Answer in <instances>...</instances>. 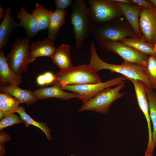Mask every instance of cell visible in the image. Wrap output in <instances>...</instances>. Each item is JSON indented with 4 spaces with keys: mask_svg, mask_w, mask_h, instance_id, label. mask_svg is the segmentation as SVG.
Wrapping results in <instances>:
<instances>
[{
    "mask_svg": "<svg viewBox=\"0 0 156 156\" xmlns=\"http://www.w3.org/2000/svg\"><path fill=\"white\" fill-rule=\"evenodd\" d=\"M53 10L45 9L42 4L37 3L35 9L32 10V14L36 19L40 31L47 29L49 23L50 17Z\"/></svg>",
    "mask_w": 156,
    "mask_h": 156,
    "instance_id": "24",
    "label": "cell"
},
{
    "mask_svg": "<svg viewBox=\"0 0 156 156\" xmlns=\"http://www.w3.org/2000/svg\"><path fill=\"white\" fill-rule=\"evenodd\" d=\"M16 113L19 114L20 118L23 121L26 127H28L30 125L34 126L44 132L49 141L52 140L51 131L46 122L35 121L27 113L25 110V107L24 106H19Z\"/></svg>",
    "mask_w": 156,
    "mask_h": 156,
    "instance_id": "22",
    "label": "cell"
},
{
    "mask_svg": "<svg viewBox=\"0 0 156 156\" xmlns=\"http://www.w3.org/2000/svg\"><path fill=\"white\" fill-rule=\"evenodd\" d=\"M127 79L123 76H120L103 82L66 85L62 86L61 88L63 90L68 91L78 94L79 96L77 98L82 101L83 104L94 97L101 90L125 82Z\"/></svg>",
    "mask_w": 156,
    "mask_h": 156,
    "instance_id": "8",
    "label": "cell"
},
{
    "mask_svg": "<svg viewBox=\"0 0 156 156\" xmlns=\"http://www.w3.org/2000/svg\"><path fill=\"white\" fill-rule=\"evenodd\" d=\"M5 116V115L3 112L0 110V120L2 119Z\"/></svg>",
    "mask_w": 156,
    "mask_h": 156,
    "instance_id": "36",
    "label": "cell"
},
{
    "mask_svg": "<svg viewBox=\"0 0 156 156\" xmlns=\"http://www.w3.org/2000/svg\"><path fill=\"white\" fill-rule=\"evenodd\" d=\"M23 122V121L16 114L13 113L5 116L0 122V131L9 126Z\"/></svg>",
    "mask_w": 156,
    "mask_h": 156,
    "instance_id": "27",
    "label": "cell"
},
{
    "mask_svg": "<svg viewBox=\"0 0 156 156\" xmlns=\"http://www.w3.org/2000/svg\"><path fill=\"white\" fill-rule=\"evenodd\" d=\"M114 21L95 26L91 33L95 37L110 41H120L128 37H137L131 27Z\"/></svg>",
    "mask_w": 156,
    "mask_h": 156,
    "instance_id": "9",
    "label": "cell"
},
{
    "mask_svg": "<svg viewBox=\"0 0 156 156\" xmlns=\"http://www.w3.org/2000/svg\"><path fill=\"white\" fill-rule=\"evenodd\" d=\"M11 7H8L5 10V15L0 25V49L6 47L12 32L18 27V23L11 16Z\"/></svg>",
    "mask_w": 156,
    "mask_h": 156,
    "instance_id": "17",
    "label": "cell"
},
{
    "mask_svg": "<svg viewBox=\"0 0 156 156\" xmlns=\"http://www.w3.org/2000/svg\"><path fill=\"white\" fill-rule=\"evenodd\" d=\"M34 94L38 99L44 100L51 98L67 100L78 98L79 95L74 92L64 91L61 87L53 86L49 87H43L33 92Z\"/></svg>",
    "mask_w": 156,
    "mask_h": 156,
    "instance_id": "15",
    "label": "cell"
},
{
    "mask_svg": "<svg viewBox=\"0 0 156 156\" xmlns=\"http://www.w3.org/2000/svg\"><path fill=\"white\" fill-rule=\"evenodd\" d=\"M70 156H76L73 155H72Z\"/></svg>",
    "mask_w": 156,
    "mask_h": 156,
    "instance_id": "38",
    "label": "cell"
},
{
    "mask_svg": "<svg viewBox=\"0 0 156 156\" xmlns=\"http://www.w3.org/2000/svg\"><path fill=\"white\" fill-rule=\"evenodd\" d=\"M114 1L123 3L131 4L129 0H114Z\"/></svg>",
    "mask_w": 156,
    "mask_h": 156,
    "instance_id": "35",
    "label": "cell"
},
{
    "mask_svg": "<svg viewBox=\"0 0 156 156\" xmlns=\"http://www.w3.org/2000/svg\"><path fill=\"white\" fill-rule=\"evenodd\" d=\"M20 103L15 97L3 92L0 93V110L5 116L16 112Z\"/></svg>",
    "mask_w": 156,
    "mask_h": 156,
    "instance_id": "23",
    "label": "cell"
},
{
    "mask_svg": "<svg viewBox=\"0 0 156 156\" xmlns=\"http://www.w3.org/2000/svg\"><path fill=\"white\" fill-rule=\"evenodd\" d=\"M115 1L137 36L143 38L139 23L140 14L142 8L138 5Z\"/></svg>",
    "mask_w": 156,
    "mask_h": 156,
    "instance_id": "13",
    "label": "cell"
},
{
    "mask_svg": "<svg viewBox=\"0 0 156 156\" xmlns=\"http://www.w3.org/2000/svg\"><path fill=\"white\" fill-rule=\"evenodd\" d=\"M46 85L52 84L55 79V75L51 72H47L43 74Z\"/></svg>",
    "mask_w": 156,
    "mask_h": 156,
    "instance_id": "30",
    "label": "cell"
},
{
    "mask_svg": "<svg viewBox=\"0 0 156 156\" xmlns=\"http://www.w3.org/2000/svg\"><path fill=\"white\" fill-rule=\"evenodd\" d=\"M133 83L139 107L144 114L146 119L148 130V140L147 146L150 148L154 146L149 105L147 98V93L149 90L146 85L142 81L139 80L129 79Z\"/></svg>",
    "mask_w": 156,
    "mask_h": 156,
    "instance_id": "11",
    "label": "cell"
},
{
    "mask_svg": "<svg viewBox=\"0 0 156 156\" xmlns=\"http://www.w3.org/2000/svg\"><path fill=\"white\" fill-rule=\"evenodd\" d=\"M54 75L55 79L52 84L60 87L102 82L97 73L91 69L89 64L85 63L73 66L66 70H60Z\"/></svg>",
    "mask_w": 156,
    "mask_h": 156,
    "instance_id": "3",
    "label": "cell"
},
{
    "mask_svg": "<svg viewBox=\"0 0 156 156\" xmlns=\"http://www.w3.org/2000/svg\"><path fill=\"white\" fill-rule=\"evenodd\" d=\"M72 0H54L53 2L56 6V9L65 10L68 6L72 5Z\"/></svg>",
    "mask_w": 156,
    "mask_h": 156,
    "instance_id": "28",
    "label": "cell"
},
{
    "mask_svg": "<svg viewBox=\"0 0 156 156\" xmlns=\"http://www.w3.org/2000/svg\"><path fill=\"white\" fill-rule=\"evenodd\" d=\"M36 81L37 84L39 86L46 85V80L43 74L38 76Z\"/></svg>",
    "mask_w": 156,
    "mask_h": 156,
    "instance_id": "32",
    "label": "cell"
},
{
    "mask_svg": "<svg viewBox=\"0 0 156 156\" xmlns=\"http://www.w3.org/2000/svg\"><path fill=\"white\" fill-rule=\"evenodd\" d=\"M54 42L47 37L43 40L31 42L30 46L29 63L34 61L37 57H51L56 49Z\"/></svg>",
    "mask_w": 156,
    "mask_h": 156,
    "instance_id": "12",
    "label": "cell"
},
{
    "mask_svg": "<svg viewBox=\"0 0 156 156\" xmlns=\"http://www.w3.org/2000/svg\"><path fill=\"white\" fill-rule=\"evenodd\" d=\"M95 26L114 21L123 15L114 0H88Z\"/></svg>",
    "mask_w": 156,
    "mask_h": 156,
    "instance_id": "7",
    "label": "cell"
},
{
    "mask_svg": "<svg viewBox=\"0 0 156 156\" xmlns=\"http://www.w3.org/2000/svg\"><path fill=\"white\" fill-rule=\"evenodd\" d=\"M16 18L19 21L18 27L24 29L26 37L30 40L39 31L36 19L32 13H28L25 8L22 7L18 12Z\"/></svg>",
    "mask_w": 156,
    "mask_h": 156,
    "instance_id": "16",
    "label": "cell"
},
{
    "mask_svg": "<svg viewBox=\"0 0 156 156\" xmlns=\"http://www.w3.org/2000/svg\"><path fill=\"white\" fill-rule=\"evenodd\" d=\"M145 67L152 88L156 89V54L148 57Z\"/></svg>",
    "mask_w": 156,
    "mask_h": 156,
    "instance_id": "26",
    "label": "cell"
},
{
    "mask_svg": "<svg viewBox=\"0 0 156 156\" xmlns=\"http://www.w3.org/2000/svg\"><path fill=\"white\" fill-rule=\"evenodd\" d=\"M125 83H122L113 88L108 87L101 90L94 97L83 104L78 112L88 110L107 114L112 104L125 95L124 93L120 92L125 86Z\"/></svg>",
    "mask_w": 156,
    "mask_h": 156,
    "instance_id": "4",
    "label": "cell"
},
{
    "mask_svg": "<svg viewBox=\"0 0 156 156\" xmlns=\"http://www.w3.org/2000/svg\"><path fill=\"white\" fill-rule=\"evenodd\" d=\"M139 26L143 37L148 42L156 44V7L142 8L139 18Z\"/></svg>",
    "mask_w": 156,
    "mask_h": 156,
    "instance_id": "10",
    "label": "cell"
},
{
    "mask_svg": "<svg viewBox=\"0 0 156 156\" xmlns=\"http://www.w3.org/2000/svg\"><path fill=\"white\" fill-rule=\"evenodd\" d=\"M72 7L70 20L73 28L75 46L78 49L91 33L95 25L90 10L84 0L75 1Z\"/></svg>",
    "mask_w": 156,
    "mask_h": 156,
    "instance_id": "2",
    "label": "cell"
},
{
    "mask_svg": "<svg viewBox=\"0 0 156 156\" xmlns=\"http://www.w3.org/2000/svg\"><path fill=\"white\" fill-rule=\"evenodd\" d=\"M90 52V60L89 65L94 71L97 73L102 69L109 70L112 73L122 74L127 79L141 81L146 85L149 90H152L145 66L133 64L125 61L120 65L106 62L98 55L94 43L93 41L91 44Z\"/></svg>",
    "mask_w": 156,
    "mask_h": 156,
    "instance_id": "1",
    "label": "cell"
},
{
    "mask_svg": "<svg viewBox=\"0 0 156 156\" xmlns=\"http://www.w3.org/2000/svg\"><path fill=\"white\" fill-rule=\"evenodd\" d=\"M148 1L156 7V0H149Z\"/></svg>",
    "mask_w": 156,
    "mask_h": 156,
    "instance_id": "37",
    "label": "cell"
},
{
    "mask_svg": "<svg viewBox=\"0 0 156 156\" xmlns=\"http://www.w3.org/2000/svg\"><path fill=\"white\" fill-rule=\"evenodd\" d=\"M11 139L10 135L5 131H1L0 133V143L5 144V142Z\"/></svg>",
    "mask_w": 156,
    "mask_h": 156,
    "instance_id": "31",
    "label": "cell"
},
{
    "mask_svg": "<svg viewBox=\"0 0 156 156\" xmlns=\"http://www.w3.org/2000/svg\"><path fill=\"white\" fill-rule=\"evenodd\" d=\"M95 39L102 49L117 53L125 61L144 66L146 64L147 55L120 41H110L99 37Z\"/></svg>",
    "mask_w": 156,
    "mask_h": 156,
    "instance_id": "6",
    "label": "cell"
},
{
    "mask_svg": "<svg viewBox=\"0 0 156 156\" xmlns=\"http://www.w3.org/2000/svg\"><path fill=\"white\" fill-rule=\"evenodd\" d=\"M132 4L138 5L142 8H148L154 6V5L148 1L146 0H129Z\"/></svg>",
    "mask_w": 156,
    "mask_h": 156,
    "instance_id": "29",
    "label": "cell"
},
{
    "mask_svg": "<svg viewBox=\"0 0 156 156\" xmlns=\"http://www.w3.org/2000/svg\"><path fill=\"white\" fill-rule=\"evenodd\" d=\"M120 41L146 55L156 54L155 44L148 42L143 38L128 37Z\"/></svg>",
    "mask_w": 156,
    "mask_h": 156,
    "instance_id": "21",
    "label": "cell"
},
{
    "mask_svg": "<svg viewBox=\"0 0 156 156\" xmlns=\"http://www.w3.org/2000/svg\"><path fill=\"white\" fill-rule=\"evenodd\" d=\"M30 42V40L27 37L16 39L6 57L10 68L19 75L27 71L28 68Z\"/></svg>",
    "mask_w": 156,
    "mask_h": 156,
    "instance_id": "5",
    "label": "cell"
},
{
    "mask_svg": "<svg viewBox=\"0 0 156 156\" xmlns=\"http://www.w3.org/2000/svg\"><path fill=\"white\" fill-rule=\"evenodd\" d=\"M67 13L66 10L56 9L51 14L49 25L48 38L55 42L59 31L65 22V16Z\"/></svg>",
    "mask_w": 156,
    "mask_h": 156,
    "instance_id": "20",
    "label": "cell"
},
{
    "mask_svg": "<svg viewBox=\"0 0 156 156\" xmlns=\"http://www.w3.org/2000/svg\"><path fill=\"white\" fill-rule=\"evenodd\" d=\"M155 48H156V44H155Z\"/></svg>",
    "mask_w": 156,
    "mask_h": 156,
    "instance_id": "39",
    "label": "cell"
},
{
    "mask_svg": "<svg viewBox=\"0 0 156 156\" xmlns=\"http://www.w3.org/2000/svg\"><path fill=\"white\" fill-rule=\"evenodd\" d=\"M150 116L153 126L152 137L155 146H156V93L149 90L147 93Z\"/></svg>",
    "mask_w": 156,
    "mask_h": 156,
    "instance_id": "25",
    "label": "cell"
},
{
    "mask_svg": "<svg viewBox=\"0 0 156 156\" xmlns=\"http://www.w3.org/2000/svg\"><path fill=\"white\" fill-rule=\"evenodd\" d=\"M70 53V46L63 44L56 49L51 57L52 62L60 68V70H66L73 66Z\"/></svg>",
    "mask_w": 156,
    "mask_h": 156,
    "instance_id": "19",
    "label": "cell"
},
{
    "mask_svg": "<svg viewBox=\"0 0 156 156\" xmlns=\"http://www.w3.org/2000/svg\"><path fill=\"white\" fill-rule=\"evenodd\" d=\"M1 92L8 93L16 99L20 104L25 103L27 106L34 103L38 100L29 90H23L18 86L5 83L0 84Z\"/></svg>",
    "mask_w": 156,
    "mask_h": 156,
    "instance_id": "14",
    "label": "cell"
},
{
    "mask_svg": "<svg viewBox=\"0 0 156 156\" xmlns=\"http://www.w3.org/2000/svg\"><path fill=\"white\" fill-rule=\"evenodd\" d=\"M4 144L0 143V156H4L5 153Z\"/></svg>",
    "mask_w": 156,
    "mask_h": 156,
    "instance_id": "33",
    "label": "cell"
},
{
    "mask_svg": "<svg viewBox=\"0 0 156 156\" xmlns=\"http://www.w3.org/2000/svg\"><path fill=\"white\" fill-rule=\"evenodd\" d=\"M0 84L7 83L18 86L23 82L22 77L15 73L9 66L2 49H0Z\"/></svg>",
    "mask_w": 156,
    "mask_h": 156,
    "instance_id": "18",
    "label": "cell"
},
{
    "mask_svg": "<svg viewBox=\"0 0 156 156\" xmlns=\"http://www.w3.org/2000/svg\"><path fill=\"white\" fill-rule=\"evenodd\" d=\"M4 10L1 6H0V20H1L2 18L4 17L5 14H4Z\"/></svg>",
    "mask_w": 156,
    "mask_h": 156,
    "instance_id": "34",
    "label": "cell"
}]
</instances>
